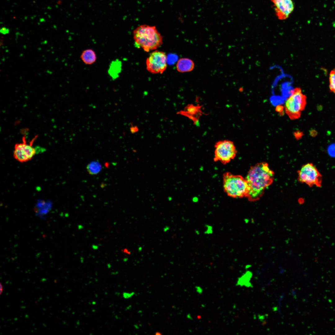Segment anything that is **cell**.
Masks as SVG:
<instances>
[{
  "label": "cell",
  "instance_id": "obj_1",
  "mask_svg": "<svg viewBox=\"0 0 335 335\" xmlns=\"http://www.w3.org/2000/svg\"><path fill=\"white\" fill-rule=\"evenodd\" d=\"M274 174L265 162L251 167L245 178L249 187L247 198L249 201H256L260 198L266 189L272 183Z\"/></svg>",
  "mask_w": 335,
  "mask_h": 335
},
{
  "label": "cell",
  "instance_id": "obj_2",
  "mask_svg": "<svg viewBox=\"0 0 335 335\" xmlns=\"http://www.w3.org/2000/svg\"><path fill=\"white\" fill-rule=\"evenodd\" d=\"M133 38L136 47L146 52L156 50L163 43V37L154 26H139L133 31Z\"/></svg>",
  "mask_w": 335,
  "mask_h": 335
},
{
  "label": "cell",
  "instance_id": "obj_3",
  "mask_svg": "<svg viewBox=\"0 0 335 335\" xmlns=\"http://www.w3.org/2000/svg\"><path fill=\"white\" fill-rule=\"evenodd\" d=\"M223 184L228 196L234 198L247 197L248 186L245 178L241 175L226 172L223 175Z\"/></svg>",
  "mask_w": 335,
  "mask_h": 335
},
{
  "label": "cell",
  "instance_id": "obj_4",
  "mask_svg": "<svg viewBox=\"0 0 335 335\" xmlns=\"http://www.w3.org/2000/svg\"><path fill=\"white\" fill-rule=\"evenodd\" d=\"M306 104V96L300 88L296 87L292 91L290 96L285 101V113L290 119H298L305 109Z\"/></svg>",
  "mask_w": 335,
  "mask_h": 335
},
{
  "label": "cell",
  "instance_id": "obj_5",
  "mask_svg": "<svg viewBox=\"0 0 335 335\" xmlns=\"http://www.w3.org/2000/svg\"><path fill=\"white\" fill-rule=\"evenodd\" d=\"M214 160L223 164L229 163L235 157L237 150L234 142L224 140L218 141L214 145Z\"/></svg>",
  "mask_w": 335,
  "mask_h": 335
},
{
  "label": "cell",
  "instance_id": "obj_6",
  "mask_svg": "<svg viewBox=\"0 0 335 335\" xmlns=\"http://www.w3.org/2000/svg\"><path fill=\"white\" fill-rule=\"evenodd\" d=\"M298 179L300 182L311 187L315 185L320 187L322 185V176L316 167L312 163L303 165L298 171Z\"/></svg>",
  "mask_w": 335,
  "mask_h": 335
},
{
  "label": "cell",
  "instance_id": "obj_7",
  "mask_svg": "<svg viewBox=\"0 0 335 335\" xmlns=\"http://www.w3.org/2000/svg\"><path fill=\"white\" fill-rule=\"evenodd\" d=\"M167 59L164 52L155 50L151 52L146 59V69L153 74H162L167 68Z\"/></svg>",
  "mask_w": 335,
  "mask_h": 335
},
{
  "label": "cell",
  "instance_id": "obj_8",
  "mask_svg": "<svg viewBox=\"0 0 335 335\" xmlns=\"http://www.w3.org/2000/svg\"><path fill=\"white\" fill-rule=\"evenodd\" d=\"M275 15L280 20L287 19L293 12L294 4L293 0H270Z\"/></svg>",
  "mask_w": 335,
  "mask_h": 335
},
{
  "label": "cell",
  "instance_id": "obj_9",
  "mask_svg": "<svg viewBox=\"0 0 335 335\" xmlns=\"http://www.w3.org/2000/svg\"><path fill=\"white\" fill-rule=\"evenodd\" d=\"M36 153V150L33 146L32 143H27L24 140L22 142L15 145L13 156L17 161L24 163L31 159Z\"/></svg>",
  "mask_w": 335,
  "mask_h": 335
},
{
  "label": "cell",
  "instance_id": "obj_10",
  "mask_svg": "<svg viewBox=\"0 0 335 335\" xmlns=\"http://www.w3.org/2000/svg\"><path fill=\"white\" fill-rule=\"evenodd\" d=\"M201 108V106L199 105L189 104L185 107L184 110L178 112V114L188 117L193 121L194 123H196L202 114Z\"/></svg>",
  "mask_w": 335,
  "mask_h": 335
},
{
  "label": "cell",
  "instance_id": "obj_11",
  "mask_svg": "<svg viewBox=\"0 0 335 335\" xmlns=\"http://www.w3.org/2000/svg\"><path fill=\"white\" fill-rule=\"evenodd\" d=\"M195 64L191 59L187 58L180 59L176 64L177 71L180 73L190 72L194 69Z\"/></svg>",
  "mask_w": 335,
  "mask_h": 335
},
{
  "label": "cell",
  "instance_id": "obj_12",
  "mask_svg": "<svg viewBox=\"0 0 335 335\" xmlns=\"http://www.w3.org/2000/svg\"><path fill=\"white\" fill-rule=\"evenodd\" d=\"M80 58L85 64L91 65L96 62L97 57L96 54L93 50L87 49L82 51Z\"/></svg>",
  "mask_w": 335,
  "mask_h": 335
},
{
  "label": "cell",
  "instance_id": "obj_13",
  "mask_svg": "<svg viewBox=\"0 0 335 335\" xmlns=\"http://www.w3.org/2000/svg\"><path fill=\"white\" fill-rule=\"evenodd\" d=\"M122 69V62L116 59L111 62L108 70V73L113 79L117 78L119 76Z\"/></svg>",
  "mask_w": 335,
  "mask_h": 335
},
{
  "label": "cell",
  "instance_id": "obj_14",
  "mask_svg": "<svg viewBox=\"0 0 335 335\" xmlns=\"http://www.w3.org/2000/svg\"><path fill=\"white\" fill-rule=\"evenodd\" d=\"M252 274L250 271H247L243 274L240 276L239 277L236 282L235 285L239 287L244 286L249 287L251 286V284L250 282Z\"/></svg>",
  "mask_w": 335,
  "mask_h": 335
},
{
  "label": "cell",
  "instance_id": "obj_15",
  "mask_svg": "<svg viewBox=\"0 0 335 335\" xmlns=\"http://www.w3.org/2000/svg\"><path fill=\"white\" fill-rule=\"evenodd\" d=\"M87 168L89 173L93 175L98 173L101 171L102 167L99 162L94 161L87 165Z\"/></svg>",
  "mask_w": 335,
  "mask_h": 335
},
{
  "label": "cell",
  "instance_id": "obj_16",
  "mask_svg": "<svg viewBox=\"0 0 335 335\" xmlns=\"http://www.w3.org/2000/svg\"><path fill=\"white\" fill-rule=\"evenodd\" d=\"M329 83L330 91L335 94V68L331 70L330 73Z\"/></svg>",
  "mask_w": 335,
  "mask_h": 335
},
{
  "label": "cell",
  "instance_id": "obj_17",
  "mask_svg": "<svg viewBox=\"0 0 335 335\" xmlns=\"http://www.w3.org/2000/svg\"><path fill=\"white\" fill-rule=\"evenodd\" d=\"M135 294L134 292H124L122 294V296L123 298L127 299L132 297Z\"/></svg>",
  "mask_w": 335,
  "mask_h": 335
},
{
  "label": "cell",
  "instance_id": "obj_18",
  "mask_svg": "<svg viewBox=\"0 0 335 335\" xmlns=\"http://www.w3.org/2000/svg\"><path fill=\"white\" fill-rule=\"evenodd\" d=\"M0 32L1 34L3 35H6L8 34L10 32L9 29L6 27H3L0 29Z\"/></svg>",
  "mask_w": 335,
  "mask_h": 335
},
{
  "label": "cell",
  "instance_id": "obj_19",
  "mask_svg": "<svg viewBox=\"0 0 335 335\" xmlns=\"http://www.w3.org/2000/svg\"><path fill=\"white\" fill-rule=\"evenodd\" d=\"M195 288L196 292L198 294H201L203 293V289L200 286H196Z\"/></svg>",
  "mask_w": 335,
  "mask_h": 335
},
{
  "label": "cell",
  "instance_id": "obj_20",
  "mask_svg": "<svg viewBox=\"0 0 335 335\" xmlns=\"http://www.w3.org/2000/svg\"><path fill=\"white\" fill-rule=\"evenodd\" d=\"M137 127L132 126L130 128V131L132 133H135L138 131Z\"/></svg>",
  "mask_w": 335,
  "mask_h": 335
},
{
  "label": "cell",
  "instance_id": "obj_21",
  "mask_svg": "<svg viewBox=\"0 0 335 335\" xmlns=\"http://www.w3.org/2000/svg\"><path fill=\"white\" fill-rule=\"evenodd\" d=\"M208 230H207V231H206V233H208V234L211 233V231H212V230H212V228H211V226H208Z\"/></svg>",
  "mask_w": 335,
  "mask_h": 335
},
{
  "label": "cell",
  "instance_id": "obj_22",
  "mask_svg": "<svg viewBox=\"0 0 335 335\" xmlns=\"http://www.w3.org/2000/svg\"><path fill=\"white\" fill-rule=\"evenodd\" d=\"M0 294H1V293H2V292H3V285H2L1 283H0Z\"/></svg>",
  "mask_w": 335,
  "mask_h": 335
},
{
  "label": "cell",
  "instance_id": "obj_23",
  "mask_svg": "<svg viewBox=\"0 0 335 335\" xmlns=\"http://www.w3.org/2000/svg\"><path fill=\"white\" fill-rule=\"evenodd\" d=\"M187 318H188L189 319H191L192 318L191 316L190 315V314H188L187 315Z\"/></svg>",
  "mask_w": 335,
  "mask_h": 335
},
{
  "label": "cell",
  "instance_id": "obj_24",
  "mask_svg": "<svg viewBox=\"0 0 335 335\" xmlns=\"http://www.w3.org/2000/svg\"><path fill=\"white\" fill-rule=\"evenodd\" d=\"M91 303L92 305H95L96 304V302L95 301H93Z\"/></svg>",
  "mask_w": 335,
  "mask_h": 335
},
{
  "label": "cell",
  "instance_id": "obj_25",
  "mask_svg": "<svg viewBox=\"0 0 335 335\" xmlns=\"http://www.w3.org/2000/svg\"><path fill=\"white\" fill-rule=\"evenodd\" d=\"M134 327L135 328H136V329H137V328H139V327H138L137 325H136V324L134 325Z\"/></svg>",
  "mask_w": 335,
  "mask_h": 335
},
{
  "label": "cell",
  "instance_id": "obj_26",
  "mask_svg": "<svg viewBox=\"0 0 335 335\" xmlns=\"http://www.w3.org/2000/svg\"><path fill=\"white\" fill-rule=\"evenodd\" d=\"M334 3L335 4V1L334 2Z\"/></svg>",
  "mask_w": 335,
  "mask_h": 335
}]
</instances>
